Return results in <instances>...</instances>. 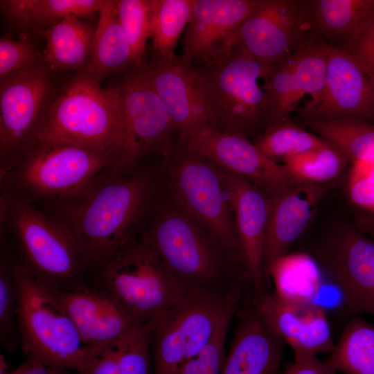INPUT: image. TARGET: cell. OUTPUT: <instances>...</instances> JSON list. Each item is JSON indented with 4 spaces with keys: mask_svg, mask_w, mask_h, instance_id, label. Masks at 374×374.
I'll use <instances>...</instances> for the list:
<instances>
[{
    "mask_svg": "<svg viewBox=\"0 0 374 374\" xmlns=\"http://www.w3.org/2000/svg\"><path fill=\"white\" fill-rule=\"evenodd\" d=\"M137 167V166H136ZM136 167H110L79 195L39 207L59 220L77 241L87 269H96L134 231L151 204L153 175Z\"/></svg>",
    "mask_w": 374,
    "mask_h": 374,
    "instance_id": "cell-1",
    "label": "cell"
},
{
    "mask_svg": "<svg viewBox=\"0 0 374 374\" xmlns=\"http://www.w3.org/2000/svg\"><path fill=\"white\" fill-rule=\"evenodd\" d=\"M123 142L119 87L103 88L100 82L83 72L66 86L44 112L30 145L75 144L113 153L118 161Z\"/></svg>",
    "mask_w": 374,
    "mask_h": 374,
    "instance_id": "cell-2",
    "label": "cell"
},
{
    "mask_svg": "<svg viewBox=\"0 0 374 374\" xmlns=\"http://www.w3.org/2000/svg\"><path fill=\"white\" fill-rule=\"evenodd\" d=\"M1 238L9 235L19 261L51 287L79 282L87 268L80 248L55 217L1 186Z\"/></svg>",
    "mask_w": 374,
    "mask_h": 374,
    "instance_id": "cell-3",
    "label": "cell"
},
{
    "mask_svg": "<svg viewBox=\"0 0 374 374\" xmlns=\"http://www.w3.org/2000/svg\"><path fill=\"white\" fill-rule=\"evenodd\" d=\"M118 157L71 143L30 145L5 172L1 186L38 207L81 193Z\"/></svg>",
    "mask_w": 374,
    "mask_h": 374,
    "instance_id": "cell-4",
    "label": "cell"
},
{
    "mask_svg": "<svg viewBox=\"0 0 374 374\" xmlns=\"http://www.w3.org/2000/svg\"><path fill=\"white\" fill-rule=\"evenodd\" d=\"M96 270V287L142 326L150 325L188 291L141 237L122 245Z\"/></svg>",
    "mask_w": 374,
    "mask_h": 374,
    "instance_id": "cell-5",
    "label": "cell"
},
{
    "mask_svg": "<svg viewBox=\"0 0 374 374\" xmlns=\"http://www.w3.org/2000/svg\"><path fill=\"white\" fill-rule=\"evenodd\" d=\"M14 272L18 290L17 323L27 356L59 370H81L95 348L87 346L49 287L19 260Z\"/></svg>",
    "mask_w": 374,
    "mask_h": 374,
    "instance_id": "cell-6",
    "label": "cell"
},
{
    "mask_svg": "<svg viewBox=\"0 0 374 374\" xmlns=\"http://www.w3.org/2000/svg\"><path fill=\"white\" fill-rule=\"evenodd\" d=\"M241 292L188 290L150 325L152 374H179L210 341L223 319L235 312Z\"/></svg>",
    "mask_w": 374,
    "mask_h": 374,
    "instance_id": "cell-7",
    "label": "cell"
},
{
    "mask_svg": "<svg viewBox=\"0 0 374 374\" xmlns=\"http://www.w3.org/2000/svg\"><path fill=\"white\" fill-rule=\"evenodd\" d=\"M141 238L187 290L240 292L221 286L222 249L203 226L177 205L158 211Z\"/></svg>",
    "mask_w": 374,
    "mask_h": 374,
    "instance_id": "cell-8",
    "label": "cell"
},
{
    "mask_svg": "<svg viewBox=\"0 0 374 374\" xmlns=\"http://www.w3.org/2000/svg\"><path fill=\"white\" fill-rule=\"evenodd\" d=\"M197 69L216 127L246 136L263 125L269 69L237 48L223 62Z\"/></svg>",
    "mask_w": 374,
    "mask_h": 374,
    "instance_id": "cell-9",
    "label": "cell"
},
{
    "mask_svg": "<svg viewBox=\"0 0 374 374\" xmlns=\"http://www.w3.org/2000/svg\"><path fill=\"white\" fill-rule=\"evenodd\" d=\"M170 170L176 205L203 226L224 252L241 261L222 169L202 157L180 149L172 157Z\"/></svg>",
    "mask_w": 374,
    "mask_h": 374,
    "instance_id": "cell-10",
    "label": "cell"
},
{
    "mask_svg": "<svg viewBox=\"0 0 374 374\" xmlns=\"http://www.w3.org/2000/svg\"><path fill=\"white\" fill-rule=\"evenodd\" d=\"M303 0H259L236 33V47L269 69L314 36Z\"/></svg>",
    "mask_w": 374,
    "mask_h": 374,
    "instance_id": "cell-11",
    "label": "cell"
},
{
    "mask_svg": "<svg viewBox=\"0 0 374 374\" xmlns=\"http://www.w3.org/2000/svg\"><path fill=\"white\" fill-rule=\"evenodd\" d=\"M120 89L123 142L115 168L130 170L150 153L169 154L173 130L168 112L141 64L127 75Z\"/></svg>",
    "mask_w": 374,
    "mask_h": 374,
    "instance_id": "cell-12",
    "label": "cell"
},
{
    "mask_svg": "<svg viewBox=\"0 0 374 374\" xmlns=\"http://www.w3.org/2000/svg\"><path fill=\"white\" fill-rule=\"evenodd\" d=\"M179 144L180 149L247 179L267 195L296 180L281 163L267 157L240 134L225 132L212 125L195 127L179 132Z\"/></svg>",
    "mask_w": 374,
    "mask_h": 374,
    "instance_id": "cell-13",
    "label": "cell"
},
{
    "mask_svg": "<svg viewBox=\"0 0 374 374\" xmlns=\"http://www.w3.org/2000/svg\"><path fill=\"white\" fill-rule=\"evenodd\" d=\"M328 42L314 35L304 47L269 68L266 84L267 128L291 113L302 114L321 99L325 87Z\"/></svg>",
    "mask_w": 374,
    "mask_h": 374,
    "instance_id": "cell-14",
    "label": "cell"
},
{
    "mask_svg": "<svg viewBox=\"0 0 374 374\" xmlns=\"http://www.w3.org/2000/svg\"><path fill=\"white\" fill-rule=\"evenodd\" d=\"M49 93L48 75L41 64L1 79L0 174L30 145Z\"/></svg>",
    "mask_w": 374,
    "mask_h": 374,
    "instance_id": "cell-15",
    "label": "cell"
},
{
    "mask_svg": "<svg viewBox=\"0 0 374 374\" xmlns=\"http://www.w3.org/2000/svg\"><path fill=\"white\" fill-rule=\"evenodd\" d=\"M311 256L338 287L350 314L374 316V239L346 227Z\"/></svg>",
    "mask_w": 374,
    "mask_h": 374,
    "instance_id": "cell-16",
    "label": "cell"
},
{
    "mask_svg": "<svg viewBox=\"0 0 374 374\" xmlns=\"http://www.w3.org/2000/svg\"><path fill=\"white\" fill-rule=\"evenodd\" d=\"M259 0H194L182 40L181 57L204 66L219 64L234 52L236 33Z\"/></svg>",
    "mask_w": 374,
    "mask_h": 374,
    "instance_id": "cell-17",
    "label": "cell"
},
{
    "mask_svg": "<svg viewBox=\"0 0 374 374\" xmlns=\"http://www.w3.org/2000/svg\"><path fill=\"white\" fill-rule=\"evenodd\" d=\"M326 82L320 100L304 120L358 118L374 121V80L342 49L328 43Z\"/></svg>",
    "mask_w": 374,
    "mask_h": 374,
    "instance_id": "cell-18",
    "label": "cell"
},
{
    "mask_svg": "<svg viewBox=\"0 0 374 374\" xmlns=\"http://www.w3.org/2000/svg\"><path fill=\"white\" fill-rule=\"evenodd\" d=\"M222 171L233 212L242 265L252 284L254 302H258L266 294L262 257L268 197L247 179Z\"/></svg>",
    "mask_w": 374,
    "mask_h": 374,
    "instance_id": "cell-19",
    "label": "cell"
},
{
    "mask_svg": "<svg viewBox=\"0 0 374 374\" xmlns=\"http://www.w3.org/2000/svg\"><path fill=\"white\" fill-rule=\"evenodd\" d=\"M268 328L294 353V358L330 353L334 348L324 309L314 302L285 299L266 293L255 302Z\"/></svg>",
    "mask_w": 374,
    "mask_h": 374,
    "instance_id": "cell-20",
    "label": "cell"
},
{
    "mask_svg": "<svg viewBox=\"0 0 374 374\" xmlns=\"http://www.w3.org/2000/svg\"><path fill=\"white\" fill-rule=\"evenodd\" d=\"M324 193L325 188L320 184L295 180L267 195L262 257L265 278L269 276L273 264L288 253L290 247L304 232Z\"/></svg>",
    "mask_w": 374,
    "mask_h": 374,
    "instance_id": "cell-21",
    "label": "cell"
},
{
    "mask_svg": "<svg viewBox=\"0 0 374 374\" xmlns=\"http://www.w3.org/2000/svg\"><path fill=\"white\" fill-rule=\"evenodd\" d=\"M47 285L89 348L102 347L142 326L96 287L80 281L65 287Z\"/></svg>",
    "mask_w": 374,
    "mask_h": 374,
    "instance_id": "cell-22",
    "label": "cell"
},
{
    "mask_svg": "<svg viewBox=\"0 0 374 374\" xmlns=\"http://www.w3.org/2000/svg\"><path fill=\"white\" fill-rule=\"evenodd\" d=\"M144 67L166 107L173 130L215 126L197 67L181 57Z\"/></svg>",
    "mask_w": 374,
    "mask_h": 374,
    "instance_id": "cell-23",
    "label": "cell"
},
{
    "mask_svg": "<svg viewBox=\"0 0 374 374\" xmlns=\"http://www.w3.org/2000/svg\"><path fill=\"white\" fill-rule=\"evenodd\" d=\"M285 344L266 325L254 303L240 313L220 374H276Z\"/></svg>",
    "mask_w": 374,
    "mask_h": 374,
    "instance_id": "cell-24",
    "label": "cell"
},
{
    "mask_svg": "<svg viewBox=\"0 0 374 374\" xmlns=\"http://www.w3.org/2000/svg\"><path fill=\"white\" fill-rule=\"evenodd\" d=\"M69 374H152L149 325L96 348L81 370Z\"/></svg>",
    "mask_w": 374,
    "mask_h": 374,
    "instance_id": "cell-25",
    "label": "cell"
},
{
    "mask_svg": "<svg viewBox=\"0 0 374 374\" xmlns=\"http://www.w3.org/2000/svg\"><path fill=\"white\" fill-rule=\"evenodd\" d=\"M98 14L91 52L84 72L100 82L132 62L130 45L119 21L117 1L104 0Z\"/></svg>",
    "mask_w": 374,
    "mask_h": 374,
    "instance_id": "cell-26",
    "label": "cell"
},
{
    "mask_svg": "<svg viewBox=\"0 0 374 374\" xmlns=\"http://www.w3.org/2000/svg\"><path fill=\"white\" fill-rule=\"evenodd\" d=\"M315 35L337 46L374 13V0H307Z\"/></svg>",
    "mask_w": 374,
    "mask_h": 374,
    "instance_id": "cell-27",
    "label": "cell"
},
{
    "mask_svg": "<svg viewBox=\"0 0 374 374\" xmlns=\"http://www.w3.org/2000/svg\"><path fill=\"white\" fill-rule=\"evenodd\" d=\"M46 41L44 61L51 70L76 69L89 58L95 29L75 16L38 30Z\"/></svg>",
    "mask_w": 374,
    "mask_h": 374,
    "instance_id": "cell-28",
    "label": "cell"
},
{
    "mask_svg": "<svg viewBox=\"0 0 374 374\" xmlns=\"http://www.w3.org/2000/svg\"><path fill=\"white\" fill-rule=\"evenodd\" d=\"M269 276L274 292L285 299L313 302L321 287V269L308 253L294 252L279 258L272 265Z\"/></svg>",
    "mask_w": 374,
    "mask_h": 374,
    "instance_id": "cell-29",
    "label": "cell"
},
{
    "mask_svg": "<svg viewBox=\"0 0 374 374\" xmlns=\"http://www.w3.org/2000/svg\"><path fill=\"white\" fill-rule=\"evenodd\" d=\"M104 0L1 1L4 11L15 22L38 30L75 16L87 18L99 12Z\"/></svg>",
    "mask_w": 374,
    "mask_h": 374,
    "instance_id": "cell-30",
    "label": "cell"
},
{
    "mask_svg": "<svg viewBox=\"0 0 374 374\" xmlns=\"http://www.w3.org/2000/svg\"><path fill=\"white\" fill-rule=\"evenodd\" d=\"M301 124L339 151L347 161H374V124L358 118L304 120Z\"/></svg>",
    "mask_w": 374,
    "mask_h": 374,
    "instance_id": "cell-31",
    "label": "cell"
},
{
    "mask_svg": "<svg viewBox=\"0 0 374 374\" xmlns=\"http://www.w3.org/2000/svg\"><path fill=\"white\" fill-rule=\"evenodd\" d=\"M326 362L337 373L374 374V326L354 316Z\"/></svg>",
    "mask_w": 374,
    "mask_h": 374,
    "instance_id": "cell-32",
    "label": "cell"
},
{
    "mask_svg": "<svg viewBox=\"0 0 374 374\" xmlns=\"http://www.w3.org/2000/svg\"><path fill=\"white\" fill-rule=\"evenodd\" d=\"M194 0H152L150 37L157 60H174L178 40L190 21Z\"/></svg>",
    "mask_w": 374,
    "mask_h": 374,
    "instance_id": "cell-33",
    "label": "cell"
},
{
    "mask_svg": "<svg viewBox=\"0 0 374 374\" xmlns=\"http://www.w3.org/2000/svg\"><path fill=\"white\" fill-rule=\"evenodd\" d=\"M254 144L264 155L279 163L329 143L285 117L266 128Z\"/></svg>",
    "mask_w": 374,
    "mask_h": 374,
    "instance_id": "cell-34",
    "label": "cell"
},
{
    "mask_svg": "<svg viewBox=\"0 0 374 374\" xmlns=\"http://www.w3.org/2000/svg\"><path fill=\"white\" fill-rule=\"evenodd\" d=\"M330 144L285 159L280 163L294 179L320 184L337 177L347 162Z\"/></svg>",
    "mask_w": 374,
    "mask_h": 374,
    "instance_id": "cell-35",
    "label": "cell"
},
{
    "mask_svg": "<svg viewBox=\"0 0 374 374\" xmlns=\"http://www.w3.org/2000/svg\"><path fill=\"white\" fill-rule=\"evenodd\" d=\"M8 245L1 249L0 260V339L8 351L14 350L19 335L17 323L18 290L12 255Z\"/></svg>",
    "mask_w": 374,
    "mask_h": 374,
    "instance_id": "cell-36",
    "label": "cell"
},
{
    "mask_svg": "<svg viewBox=\"0 0 374 374\" xmlns=\"http://www.w3.org/2000/svg\"><path fill=\"white\" fill-rule=\"evenodd\" d=\"M152 0L117 1L118 19L130 45L132 64L141 65L150 37Z\"/></svg>",
    "mask_w": 374,
    "mask_h": 374,
    "instance_id": "cell-37",
    "label": "cell"
},
{
    "mask_svg": "<svg viewBox=\"0 0 374 374\" xmlns=\"http://www.w3.org/2000/svg\"><path fill=\"white\" fill-rule=\"evenodd\" d=\"M235 312L227 314L206 346L188 361L179 374H220L226 357L225 341Z\"/></svg>",
    "mask_w": 374,
    "mask_h": 374,
    "instance_id": "cell-38",
    "label": "cell"
},
{
    "mask_svg": "<svg viewBox=\"0 0 374 374\" xmlns=\"http://www.w3.org/2000/svg\"><path fill=\"white\" fill-rule=\"evenodd\" d=\"M346 189L354 205L374 215V161L352 163Z\"/></svg>",
    "mask_w": 374,
    "mask_h": 374,
    "instance_id": "cell-39",
    "label": "cell"
},
{
    "mask_svg": "<svg viewBox=\"0 0 374 374\" xmlns=\"http://www.w3.org/2000/svg\"><path fill=\"white\" fill-rule=\"evenodd\" d=\"M40 55L27 40L0 39V79L39 65Z\"/></svg>",
    "mask_w": 374,
    "mask_h": 374,
    "instance_id": "cell-40",
    "label": "cell"
},
{
    "mask_svg": "<svg viewBox=\"0 0 374 374\" xmlns=\"http://www.w3.org/2000/svg\"><path fill=\"white\" fill-rule=\"evenodd\" d=\"M337 47L350 55L374 80V13L353 35Z\"/></svg>",
    "mask_w": 374,
    "mask_h": 374,
    "instance_id": "cell-41",
    "label": "cell"
},
{
    "mask_svg": "<svg viewBox=\"0 0 374 374\" xmlns=\"http://www.w3.org/2000/svg\"><path fill=\"white\" fill-rule=\"evenodd\" d=\"M283 374H337V372L317 356H305L294 358V362Z\"/></svg>",
    "mask_w": 374,
    "mask_h": 374,
    "instance_id": "cell-42",
    "label": "cell"
},
{
    "mask_svg": "<svg viewBox=\"0 0 374 374\" xmlns=\"http://www.w3.org/2000/svg\"><path fill=\"white\" fill-rule=\"evenodd\" d=\"M0 374H69V371L51 367L31 356H27L26 362L15 370L8 371L4 357L1 355Z\"/></svg>",
    "mask_w": 374,
    "mask_h": 374,
    "instance_id": "cell-43",
    "label": "cell"
},
{
    "mask_svg": "<svg viewBox=\"0 0 374 374\" xmlns=\"http://www.w3.org/2000/svg\"><path fill=\"white\" fill-rule=\"evenodd\" d=\"M355 222L361 231L374 239V215L361 214L357 216Z\"/></svg>",
    "mask_w": 374,
    "mask_h": 374,
    "instance_id": "cell-44",
    "label": "cell"
},
{
    "mask_svg": "<svg viewBox=\"0 0 374 374\" xmlns=\"http://www.w3.org/2000/svg\"><path fill=\"white\" fill-rule=\"evenodd\" d=\"M69 373H70V372H69Z\"/></svg>",
    "mask_w": 374,
    "mask_h": 374,
    "instance_id": "cell-45",
    "label": "cell"
}]
</instances>
